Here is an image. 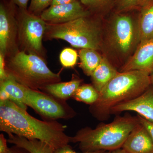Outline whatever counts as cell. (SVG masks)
<instances>
[{
	"label": "cell",
	"instance_id": "obj_2",
	"mask_svg": "<svg viewBox=\"0 0 153 153\" xmlns=\"http://www.w3.org/2000/svg\"><path fill=\"white\" fill-rule=\"evenodd\" d=\"M151 84L147 72L138 70L119 72L99 92L97 101L90 105L89 112L96 119L106 120L113 107L139 96Z\"/></svg>",
	"mask_w": 153,
	"mask_h": 153
},
{
	"label": "cell",
	"instance_id": "obj_20",
	"mask_svg": "<svg viewBox=\"0 0 153 153\" xmlns=\"http://www.w3.org/2000/svg\"><path fill=\"white\" fill-rule=\"evenodd\" d=\"M99 92L91 84L81 85L77 88L71 98L77 101L91 105L97 101Z\"/></svg>",
	"mask_w": 153,
	"mask_h": 153
},
{
	"label": "cell",
	"instance_id": "obj_28",
	"mask_svg": "<svg viewBox=\"0 0 153 153\" xmlns=\"http://www.w3.org/2000/svg\"><path fill=\"white\" fill-rule=\"evenodd\" d=\"M7 140L4 134H0V153H10V149L7 146Z\"/></svg>",
	"mask_w": 153,
	"mask_h": 153
},
{
	"label": "cell",
	"instance_id": "obj_25",
	"mask_svg": "<svg viewBox=\"0 0 153 153\" xmlns=\"http://www.w3.org/2000/svg\"><path fill=\"white\" fill-rule=\"evenodd\" d=\"M8 76L6 68L5 57L0 52V82L7 79Z\"/></svg>",
	"mask_w": 153,
	"mask_h": 153
},
{
	"label": "cell",
	"instance_id": "obj_30",
	"mask_svg": "<svg viewBox=\"0 0 153 153\" xmlns=\"http://www.w3.org/2000/svg\"><path fill=\"white\" fill-rule=\"evenodd\" d=\"M15 4L18 7L27 10V6L29 0H10Z\"/></svg>",
	"mask_w": 153,
	"mask_h": 153
},
{
	"label": "cell",
	"instance_id": "obj_22",
	"mask_svg": "<svg viewBox=\"0 0 153 153\" xmlns=\"http://www.w3.org/2000/svg\"><path fill=\"white\" fill-rule=\"evenodd\" d=\"M53 0H31L28 11L32 13L40 16L41 13L51 5Z\"/></svg>",
	"mask_w": 153,
	"mask_h": 153
},
{
	"label": "cell",
	"instance_id": "obj_10",
	"mask_svg": "<svg viewBox=\"0 0 153 153\" xmlns=\"http://www.w3.org/2000/svg\"><path fill=\"white\" fill-rule=\"evenodd\" d=\"M90 15V11L86 10L79 1L76 0L68 4L50 6L40 17L47 23L60 24Z\"/></svg>",
	"mask_w": 153,
	"mask_h": 153
},
{
	"label": "cell",
	"instance_id": "obj_7",
	"mask_svg": "<svg viewBox=\"0 0 153 153\" xmlns=\"http://www.w3.org/2000/svg\"><path fill=\"white\" fill-rule=\"evenodd\" d=\"M26 104L47 120H69L76 113L66 102L49 94L27 87Z\"/></svg>",
	"mask_w": 153,
	"mask_h": 153
},
{
	"label": "cell",
	"instance_id": "obj_5",
	"mask_svg": "<svg viewBox=\"0 0 153 153\" xmlns=\"http://www.w3.org/2000/svg\"><path fill=\"white\" fill-rule=\"evenodd\" d=\"M48 39H61L72 47L81 49H100L101 32L96 22L89 16L60 24L47 23L45 35Z\"/></svg>",
	"mask_w": 153,
	"mask_h": 153
},
{
	"label": "cell",
	"instance_id": "obj_14",
	"mask_svg": "<svg viewBox=\"0 0 153 153\" xmlns=\"http://www.w3.org/2000/svg\"><path fill=\"white\" fill-rule=\"evenodd\" d=\"M26 88L27 87L8 76L7 79L0 82V100H10L22 108L27 110Z\"/></svg>",
	"mask_w": 153,
	"mask_h": 153
},
{
	"label": "cell",
	"instance_id": "obj_23",
	"mask_svg": "<svg viewBox=\"0 0 153 153\" xmlns=\"http://www.w3.org/2000/svg\"><path fill=\"white\" fill-rule=\"evenodd\" d=\"M83 5L91 10L101 8L109 4L111 0H79Z\"/></svg>",
	"mask_w": 153,
	"mask_h": 153
},
{
	"label": "cell",
	"instance_id": "obj_16",
	"mask_svg": "<svg viewBox=\"0 0 153 153\" xmlns=\"http://www.w3.org/2000/svg\"><path fill=\"white\" fill-rule=\"evenodd\" d=\"M81 82L80 79L73 78L68 82H60L46 85L41 90L57 98L67 100L72 97L74 92L81 85Z\"/></svg>",
	"mask_w": 153,
	"mask_h": 153
},
{
	"label": "cell",
	"instance_id": "obj_9",
	"mask_svg": "<svg viewBox=\"0 0 153 153\" xmlns=\"http://www.w3.org/2000/svg\"><path fill=\"white\" fill-rule=\"evenodd\" d=\"M18 7L10 0L0 3V52L6 57L17 52Z\"/></svg>",
	"mask_w": 153,
	"mask_h": 153
},
{
	"label": "cell",
	"instance_id": "obj_27",
	"mask_svg": "<svg viewBox=\"0 0 153 153\" xmlns=\"http://www.w3.org/2000/svg\"><path fill=\"white\" fill-rule=\"evenodd\" d=\"M137 116L139 119L140 123L146 129L153 141V122L148 120L139 115Z\"/></svg>",
	"mask_w": 153,
	"mask_h": 153
},
{
	"label": "cell",
	"instance_id": "obj_31",
	"mask_svg": "<svg viewBox=\"0 0 153 153\" xmlns=\"http://www.w3.org/2000/svg\"><path fill=\"white\" fill-rule=\"evenodd\" d=\"M76 1V0H53L50 6L68 4V3L72 2L74 1Z\"/></svg>",
	"mask_w": 153,
	"mask_h": 153
},
{
	"label": "cell",
	"instance_id": "obj_1",
	"mask_svg": "<svg viewBox=\"0 0 153 153\" xmlns=\"http://www.w3.org/2000/svg\"><path fill=\"white\" fill-rule=\"evenodd\" d=\"M65 128L57 120H41L33 117L10 100H0L1 131L38 140L56 149L70 143Z\"/></svg>",
	"mask_w": 153,
	"mask_h": 153
},
{
	"label": "cell",
	"instance_id": "obj_11",
	"mask_svg": "<svg viewBox=\"0 0 153 153\" xmlns=\"http://www.w3.org/2000/svg\"><path fill=\"white\" fill-rule=\"evenodd\" d=\"M125 111L137 112L139 115L153 122V85L136 98L116 105L111 110V114Z\"/></svg>",
	"mask_w": 153,
	"mask_h": 153
},
{
	"label": "cell",
	"instance_id": "obj_32",
	"mask_svg": "<svg viewBox=\"0 0 153 153\" xmlns=\"http://www.w3.org/2000/svg\"><path fill=\"white\" fill-rule=\"evenodd\" d=\"M104 153H128L122 148L114 150L106 151Z\"/></svg>",
	"mask_w": 153,
	"mask_h": 153
},
{
	"label": "cell",
	"instance_id": "obj_15",
	"mask_svg": "<svg viewBox=\"0 0 153 153\" xmlns=\"http://www.w3.org/2000/svg\"><path fill=\"white\" fill-rule=\"evenodd\" d=\"M119 72L105 57L91 75L92 85L99 92Z\"/></svg>",
	"mask_w": 153,
	"mask_h": 153
},
{
	"label": "cell",
	"instance_id": "obj_34",
	"mask_svg": "<svg viewBox=\"0 0 153 153\" xmlns=\"http://www.w3.org/2000/svg\"><path fill=\"white\" fill-rule=\"evenodd\" d=\"M150 76L151 84L153 85V72L150 74Z\"/></svg>",
	"mask_w": 153,
	"mask_h": 153
},
{
	"label": "cell",
	"instance_id": "obj_6",
	"mask_svg": "<svg viewBox=\"0 0 153 153\" xmlns=\"http://www.w3.org/2000/svg\"><path fill=\"white\" fill-rule=\"evenodd\" d=\"M17 18L18 25V40L23 50L28 53L42 57V44L47 29V22L40 16L30 13L28 10L18 7Z\"/></svg>",
	"mask_w": 153,
	"mask_h": 153
},
{
	"label": "cell",
	"instance_id": "obj_24",
	"mask_svg": "<svg viewBox=\"0 0 153 153\" xmlns=\"http://www.w3.org/2000/svg\"><path fill=\"white\" fill-rule=\"evenodd\" d=\"M142 0H116L118 10H128L141 4Z\"/></svg>",
	"mask_w": 153,
	"mask_h": 153
},
{
	"label": "cell",
	"instance_id": "obj_21",
	"mask_svg": "<svg viewBox=\"0 0 153 153\" xmlns=\"http://www.w3.org/2000/svg\"><path fill=\"white\" fill-rule=\"evenodd\" d=\"M77 57L78 56L76 51L71 48H66L60 53V63L63 67L66 68L73 67L77 62Z\"/></svg>",
	"mask_w": 153,
	"mask_h": 153
},
{
	"label": "cell",
	"instance_id": "obj_19",
	"mask_svg": "<svg viewBox=\"0 0 153 153\" xmlns=\"http://www.w3.org/2000/svg\"><path fill=\"white\" fill-rule=\"evenodd\" d=\"M13 144L25 148L32 153H54L55 149L46 143L37 140H30L14 135L11 138Z\"/></svg>",
	"mask_w": 153,
	"mask_h": 153
},
{
	"label": "cell",
	"instance_id": "obj_18",
	"mask_svg": "<svg viewBox=\"0 0 153 153\" xmlns=\"http://www.w3.org/2000/svg\"><path fill=\"white\" fill-rule=\"evenodd\" d=\"M138 26L140 43L153 38V5L144 9Z\"/></svg>",
	"mask_w": 153,
	"mask_h": 153
},
{
	"label": "cell",
	"instance_id": "obj_17",
	"mask_svg": "<svg viewBox=\"0 0 153 153\" xmlns=\"http://www.w3.org/2000/svg\"><path fill=\"white\" fill-rule=\"evenodd\" d=\"M79 56L80 67L86 75L90 76L103 58L97 50L88 48L81 49L79 51Z\"/></svg>",
	"mask_w": 153,
	"mask_h": 153
},
{
	"label": "cell",
	"instance_id": "obj_4",
	"mask_svg": "<svg viewBox=\"0 0 153 153\" xmlns=\"http://www.w3.org/2000/svg\"><path fill=\"white\" fill-rule=\"evenodd\" d=\"M5 62L8 76L31 89L41 90L61 81L60 74L51 71L43 58L36 54L18 51Z\"/></svg>",
	"mask_w": 153,
	"mask_h": 153
},
{
	"label": "cell",
	"instance_id": "obj_3",
	"mask_svg": "<svg viewBox=\"0 0 153 153\" xmlns=\"http://www.w3.org/2000/svg\"><path fill=\"white\" fill-rule=\"evenodd\" d=\"M140 123L137 116H117L110 123L100 124L95 128L80 129L74 136L69 137V143H77L82 152L117 149L122 147L129 134Z\"/></svg>",
	"mask_w": 153,
	"mask_h": 153
},
{
	"label": "cell",
	"instance_id": "obj_13",
	"mask_svg": "<svg viewBox=\"0 0 153 153\" xmlns=\"http://www.w3.org/2000/svg\"><path fill=\"white\" fill-rule=\"evenodd\" d=\"M122 148L128 153H153V141L140 123L129 134Z\"/></svg>",
	"mask_w": 153,
	"mask_h": 153
},
{
	"label": "cell",
	"instance_id": "obj_26",
	"mask_svg": "<svg viewBox=\"0 0 153 153\" xmlns=\"http://www.w3.org/2000/svg\"><path fill=\"white\" fill-rule=\"evenodd\" d=\"M106 151H100L94 152H82L81 153L76 152L73 150L71 146L69 145L58 148L54 150V153H104Z\"/></svg>",
	"mask_w": 153,
	"mask_h": 153
},
{
	"label": "cell",
	"instance_id": "obj_12",
	"mask_svg": "<svg viewBox=\"0 0 153 153\" xmlns=\"http://www.w3.org/2000/svg\"><path fill=\"white\" fill-rule=\"evenodd\" d=\"M138 70L153 72V38L140 43L134 54L122 68V72Z\"/></svg>",
	"mask_w": 153,
	"mask_h": 153
},
{
	"label": "cell",
	"instance_id": "obj_33",
	"mask_svg": "<svg viewBox=\"0 0 153 153\" xmlns=\"http://www.w3.org/2000/svg\"><path fill=\"white\" fill-rule=\"evenodd\" d=\"M152 1V0H142L141 4H145L146 3L149 2L151 1Z\"/></svg>",
	"mask_w": 153,
	"mask_h": 153
},
{
	"label": "cell",
	"instance_id": "obj_8",
	"mask_svg": "<svg viewBox=\"0 0 153 153\" xmlns=\"http://www.w3.org/2000/svg\"><path fill=\"white\" fill-rule=\"evenodd\" d=\"M110 41L118 52L128 55L140 42L138 26L131 17L117 15L113 20L110 31Z\"/></svg>",
	"mask_w": 153,
	"mask_h": 153
},
{
	"label": "cell",
	"instance_id": "obj_29",
	"mask_svg": "<svg viewBox=\"0 0 153 153\" xmlns=\"http://www.w3.org/2000/svg\"><path fill=\"white\" fill-rule=\"evenodd\" d=\"M10 153H32L27 149L17 145H14L10 147Z\"/></svg>",
	"mask_w": 153,
	"mask_h": 153
}]
</instances>
